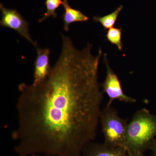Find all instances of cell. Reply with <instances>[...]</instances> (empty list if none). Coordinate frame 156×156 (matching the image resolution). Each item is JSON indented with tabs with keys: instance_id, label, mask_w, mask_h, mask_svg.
<instances>
[{
	"instance_id": "8992f818",
	"label": "cell",
	"mask_w": 156,
	"mask_h": 156,
	"mask_svg": "<svg viewBox=\"0 0 156 156\" xmlns=\"http://www.w3.org/2000/svg\"><path fill=\"white\" fill-rule=\"evenodd\" d=\"M37 56L34 62L33 85H37L45 80L50 74L51 68L50 63V49L37 47Z\"/></svg>"
},
{
	"instance_id": "7c38bea8",
	"label": "cell",
	"mask_w": 156,
	"mask_h": 156,
	"mask_svg": "<svg viewBox=\"0 0 156 156\" xmlns=\"http://www.w3.org/2000/svg\"><path fill=\"white\" fill-rule=\"evenodd\" d=\"M149 148L152 152V156H156V139H154L152 141Z\"/></svg>"
},
{
	"instance_id": "4fadbf2b",
	"label": "cell",
	"mask_w": 156,
	"mask_h": 156,
	"mask_svg": "<svg viewBox=\"0 0 156 156\" xmlns=\"http://www.w3.org/2000/svg\"><path fill=\"white\" fill-rule=\"evenodd\" d=\"M127 156H144L142 153L128 151Z\"/></svg>"
},
{
	"instance_id": "8fae6325",
	"label": "cell",
	"mask_w": 156,
	"mask_h": 156,
	"mask_svg": "<svg viewBox=\"0 0 156 156\" xmlns=\"http://www.w3.org/2000/svg\"><path fill=\"white\" fill-rule=\"evenodd\" d=\"M62 2L63 1L62 0H46L45 4L47 8V11L44 16L39 19L38 22H44L46 20L51 17L56 18L57 16L56 9L60 5H62Z\"/></svg>"
},
{
	"instance_id": "9c48e42d",
	"label": "cell",
	"mask_w": 156,
	"mask_h": 156,
	"mask_svg": "<svg viewBox=\"0 0 156 156\" xmlns=\"http://www.w3.org/2000/svg\"><path fill=\"white\" fill-rule=\"evenodd\" d=\"M123 8L122 5L119 6L114 12L103 17L94 16L92 20L95 22L101 23L105 30L110 29L115 25L118 19V16Z\"/></svg>"
},
{
	"instance_id": "52a82bcc",
	"label": "cell",
	"mask_w": 156,
	"mask_h": 156,
	"mask_svg": "<svg viewBox=\"0 0 156 156\" xmlns=\"http://www.w3.org/2000/svg\"><path fill=\"white\" fill-rule=\"evenodd\" d=\"M83 156H127L128 151L124 147H113L105 144L91 142L83 150Z\"/></svg>"
},
{
	"instance_id": "277c9868",
	"label": "cell",
	"mask_w": 156,
	"mask_h": 156,
	"mask_svg": "<svg viewBox=\"0 0 156 156\" xmlns=\"http://www.w3.org/2000/svg\"><path fill=\"white\" fill-rule=\"evenodd\" d=\"M103 58L106 67V76L105 80L101 86L103 93H106L108 97L107 106H111L113 101L116 100L125 103H135V98L126 95L123 92L119 79L109 66L106 53L103 54Z\"/></svg>"
},
{
	"instance_id": "6da1fadb",
	"label": "cell",
	"mask_w": 156,
	"mask_h": 156,
	"mask_svg": "<svg viewBox=\"0 0 156 156\" xmlns=\"http://www.w3.org/2000/svg\"><path fill=\"white\" fill-rule=\"evenodd\" d=\"M62 47L47 79L18 86L17 128L11 134L18 156H81L95 140L103 92L98 82L102 51L92 54L88 43L79 50L61 34Z\"/></svg>"
},
{
	"instance_id": "ba28073f",
	"label": "cell",
	"mask_w": 156,
	"mask_h": 156,
	"mask_svg": "<svg viewBox=\"0 0 156 156\" xmlns=\"http://www.w3.org/2000/svg\"><path fill=\"white\" fill-rule=\"evenodd\" d=\"M62 5L65 10L62 16L64 22L63 29L66 31L69 30V26L73 23L85 22L89 20V17L80 11L71 7L68 0H63Z\"/></svg>"
},
{
	"instance_id": "7a4b0ae2",
	"label": "cell",
	"mask_w": 156,
	"mask_h": 156,
	"mask_svg": "<svg viewBox=\"0 0 156 156\" xmlns=\"http://www.w3.org/2000/svg\"><path fill=\"white\" fill-rule=\"evenodd\" d=\"M156 136V115L145 108L136 112L128 123L126 135L128 151L143 153Z\"/></svg>"
},
{
	"instance_id": "30bf717a",
	"label": "cell",
	"mask_w": 156,
	"mask_h": 156,
	"mask_svg": "<svg viewBox=\"0 0 156 156\" xmlns=\"http://www.w3.org/2000/svg\"><path fill=\"white\" fill-rule=\"evenodd\" d=\"M122 28L112 27L108 31L105 37L112 44L115 45L118 50L122 51L123 44L122 41Z\"/></svg>"
},
{
	"instance_id": "5bb4252c",
	"label": "cell",
	"mask_w": 156,
	"mask_h": 156,
	"mask_svg": "<svg viewBox=\"0 0 156 156\" xmlns=\"http://www.w3.org/2000/svg\"><path fill=\"white\" fill-rule=\"evenodd\" d=\"M32 156H54L49 154H36Z\"/></svg>"
},
{
	"instance_id": "5b68a950",
	"label": "cell",
	"mask_w": 156,
	"mask_h": 156,
	"mask_svg": "<svg viewBox=\"0 0 156 156\" xmlns=\"http://www.w3.org/2000/svg\"><path fill=\"white\" fill-rule=\"evenodd\" d=\"M0 10L2 14L1 25L17 32L37 48L38 47L37 42L32 38L30 33L29 23L22 15L15 9H7L2 3L0 4Z\"/></svg>"
},
{
	"instance_id": "3957f363",
	"label": "cell",
	"mask_w": 156,
	"mask_h": 156,
	"mask_svg": "<svg viewBox=\"0 0 156 156\" xmlns=\"http://www.w3.org/2000/svg\"><path fill=\"white\" fill-rule=\"evenodd\" d=\"M100 122L105 144L113 147H126V135L128 123L119 117L113 108L107 106L101 110Z\"/></svg>"
}]
</instances>
